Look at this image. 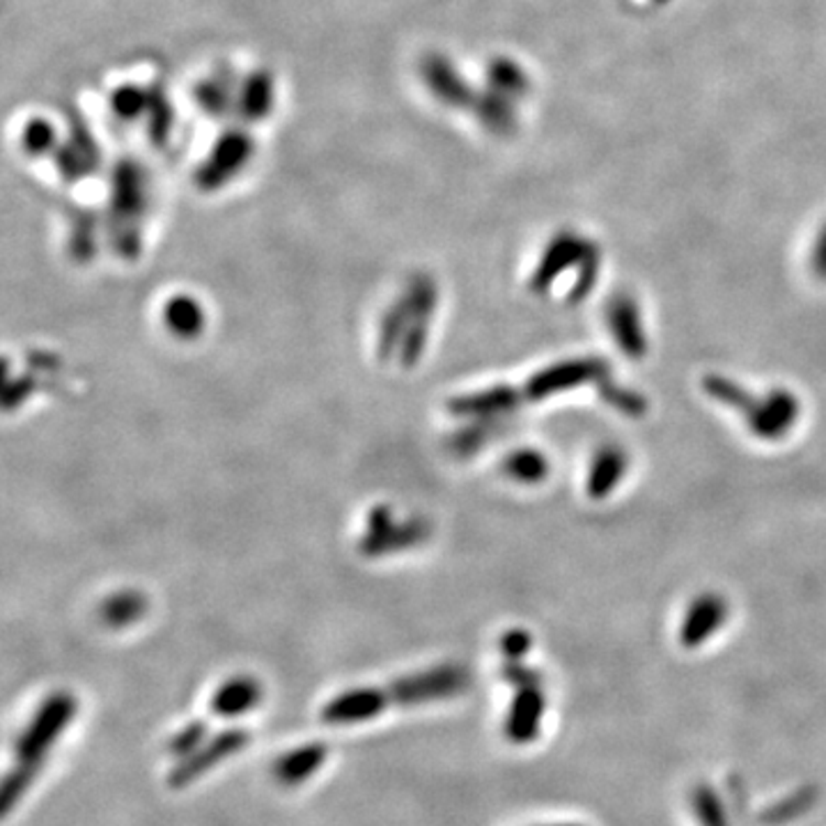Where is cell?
<instances>
[{"instance_id":"obj_1","label":"cell","mask_w":826,"mask_h":826,"mask_svg":"<svg viewBox=\"0 0 826 826\" xmlns=\"http://www.w3.org/2000/svg\"><path fill=\"white\" fill-rule=\"evenodd\" d=\"M76 711L78 700L69 692H55L37 707L31 724L23 728L17 739V764L10 769V774L3 781V790H0V811H3V815H8L21 802L25 790L33 785L51 747L74 721Z\"/></svg>"},{"instance_id":"obj_2","label":"cell","mask_w":826,"mask_h":826,"mask_svg":"<svg viewBox=\"0 0 826 826\" xmlns=\"http://www.w3.org/2000/svg\"><path fill=\"white\" fill-rule=\"evenodd\" d=\"M150 211V180L143 163L122 156L113 165L106 232L120 260L135 262L143 251V226Z\"/></svg>"},{"instance_id":"obj_3","label":"cell","mask_w":826,"mask_h":826,"mask_svg":"<svg viewBox=\"0 0 826 826\" xmlns=\"http://www.w3.org/2000/svg\"><path fill=\"white\" fill-rule=\"evenodd\" d=\"M703 389L711 400H719L735 409L747 427L764 441H779L792 432L798 421V411H802L792 391L774 389L758 398L721 374H707L703 379Z\"/></svg>"},{"instance_id":"obj_4","label":"cell","mask_w":826,"mask_h":826,"mask_svg":"<svg viewBox=\"0 0 826 826\" xmlns=\"http://www.w3.org/2000/svg\"><path fill=\"white\" fill-rule=\"evenodd\" d=\"M471 684V675L461 664H441L427 671L411 673L398 677L389 686H383V694L389 705H427L436 700H448Z\"/></svg>"},{"instance_id":"obj_5","label":"cell","mask_w":826,"mask_h":826,"mask_svg":"<svg viewBox=\"0 0 826 826\" xmlns=\"http://www.w3.org/2000/svg\"><path fill=\"white\" fill-rule=\"evenodd\" d=\"M606 379H611V366L609 361L597 356H586V358H572V361H563L556 366H548L533 374L526 383L514 385L517 389V400L519 406L523 402H540L544 398L558 395L572 389H578L584 383H601Z\"/></svg>"},{"instance_id":"obj_6","label":"cell","mask_w":826,"mask_h":826,"mask_svg":"<svg viewBox=\"0 0 826 826\" xmlns=\"http://www.w3.org/2000/svg\"><path fill=\"white\" fill-rule=\"evenodd\" d=\"M503 675L510 684L517 686V694L508 711L506 735L514 743H526L535 739L544 716V694L540 688V677L535 671L523 666L521 661L512 659H506Z\"/></svg>"},{"instance_id":"obj_7","label":"cell","mask_w":826,"mask_h":826,"mask_svg":"<svg viewBox=\"0 0 826 826\" xmlns=\"http://www.w3.org/2000/svg\"><path fill=\"white\" fill-rule=\"evenodd\" d=\"M406 296H409V324H406V334L400 347V363L402 368H413L416 366L427 347L430 338V326L432 317L436 311V301H438V290L436 283L430 273H416L406 285Z\"/></svg>"},{"instance_id":"obj_8","label":"cell","mask_w":826,"mask_h":826,"mask_svg":"<svg viewBox=\"0 0 826 826\" xmlns=\"http://www.w3.org/2000/svg\"><path fill=\"white\" fill-rule=\"evenodd\" d=\"M427 535L430 526L425 519H409L398 523L389 506H377L368 517V533L358 542V548H361L363 556L377 558L416 546Z\"/></svg>"},{"instance_id":"obj_9","label":"cell","mask_w":826,"mask_h":826,"mask_svg":"<svg viewBox=\"0 0 826 826\" xmlns=\"http://www.w3.org/2000/svg\"><path fill=\"white\" fill-rule=\"evenodd\" d=\"M253 156V138L243 129H230L214 143L209 156L198 165L196 186L200 191H218L235 180Z\"/></svg>"},{"instance_id":"obj_10","label":"cell","mask_w":826,"mask_h":826,"mask_svg":"<svg viewBox=\"0 0 826 826\" xmlns=\"http://www.w3.org/2000/svg\"><path fill=\"white\" fill-rule=\"evenodd\" d=\"M248 741H251V732L243 728H228L224 732L209 737L200 749L177 760V764L169 774V785L180 790V787L196 783L200 776L207 774L209 769H214L220 762H226L228 758L239 753L243 747H248Z\"/></svg>"},{"instance_id":"obj_11","label":"cell","mask_w":826,"mask_h":826,"mask_svg":"<svg viewBox=\"0 0 826 826\" xmlns=\"http://www.w3.org/2000/svg\"><path fill=\"white\" fill-rule=\"evenodd\" d=\"M572 267L599 269V253L590 241L563 235L544 251L537 269L531 275L529 287L535 294H544L551 285L556 283L558 275Z\"/></svg>"},{"instance_id":"obj_12","label":"cell","mask_w":826,"mask_h":826,"mask_svg":"<svg viewBox=\"0 0 826 826\" xmlns=\"http://www.w3.org/2000/svg\"><path fill=\"white\" fill-rule=\"evenodd\" d=\"M53 159H55V169H58L61 177L69 184H76L99 171V163H101L99 145L95 141V135L90 133L88 124L80 118L72 120L69 138L58 145Z\"/></svg>"},{"instance_id":"obj_13","label":"cell","mask_w":826,"mask_h":826,"mask_svg":"<svg viewBox=\"0 0 826 826\" xmlns=\"http://www.w3.org/2000/svg\"><path fill=\"white\" fill-rule=\"evenodd\" d=\"M389 707L383 686H356L334 696L322 707V721L328 726H356L377 719Z\"/></svg>"},{"instance_id":"obj_14","label":"cell","mask_w":826,"mask_h":826,"mask_svg":"<svg viewBox=\"0 0 826 826\" xmlns=\"http://www.w3.org/2000/svg\"><path fill=\"white\" fill-rule=\"evenodd\" d=\"M606 322H609L611 336L629 358H643L648 354L645 326L639 303L631 294H616L606 306Z\"/></svg>"},{"instance_id":"obj_15","label":"cell","mask_w":826,"mask_h":826,"mask_svg":"<svg viewBox=\"0 0 826 826\" xmlns=\"http://www.w3.org/2000/svg\"><path fill=\"white\" fill-rule=\"evenodd\" d=\"M728 618V604L721 595L705 593L696 597L688 606V611L682 622L680 631V641L684 648H698L703 645L709 637H714L716 631L724 627Z\"/></svg>"},{"instance_id":"obj_16","label":"cell","mask_w":826,"mask_h":826,"mask_svg":"<svg viewBox=\"0 0 826 826\" xmlns=\"http://www.w3.org/2000/svg\"><path fill=\"white\" fill-rule=\"evenodd\" d=\"M262 700V684L253 675H235L220 684L211 696V714L218 719H237Z\"/></svg>"},{"instance_id":"obj_17","label":"cell","mask_w":826,"mask_h":826,"mask_svg":"<svg viewBox=\"0 0 826 826\" xmlns=\"http://www.w3.org/2000/svg\"><path fill=\"white\" fill-rule=\"evenodd\" d=\"M328 749L322 741L301 743V747L283 753L279 760L273 762V776L285 787H296L313 779L319 767L326 762Z\"/></svg>"},{"instance_id":"obj_18","label":"cell","mask_w":826,"mask_h":826,"mask_svg":"<svg viewBox=\"0 0 826 826\" xmlns=\"http://www.w3.org/2000/svg\"><path fill=\"white\" fill-rule=\"evenodd\" d=\"M273 108V78L267 69H256L248 74L237 88L235 113L243 122L253 124L264 120Z\"/></svg>"},{"instance_id":"obj_19","label":"cell","mask_w":826,"mask_h":826,"mask_svg":"<svg viewBox=\"0 0 826 826\" xmlns=\"http://www.w3.org/2000/svg\"><path fill=\"white\" fill-rule=\"evenodd\" d=\"M627 468H629V457L620 446L599 448L597 455L593 457L588 482H586L590 499L595 501L606 499V496H609L622 482Z\"/></svg>"},{"instance_id":"obj_20","label":"cell","mask_w":826,"mask_h":826,"mask_svg":"<svg viewBox=\"0 0 826 826\" xmlns=\"http://www.w3.org/2000/svg\"><path fill=\"white\" fill-rule=\"evenodd\" d=\"M421 76L438 101H444L448 106H461L468 101L466 83L457 76V72L444 55H427L425 63L421 65Z\"/></svg>"},{"instance_id":"obj_21","label":"cell","mask_w":826,"mask_h":826,"mask_svg":"<svg viewBox=\"0 0 826 826\" xmlns=\"http://www.w3.org/2000/svg\"><path fill=\"white\" fill-rule=\"evenodd\" d=\"M205 308L188 294H177L163 306V324L180 340H196L205 330Z\"/></svg>"},{"instance_id":"obj_22","label":"cell","mask_w":826,"mask_h":826,"mask_svg":"<svg viewBox=\"0 0 826 826\" xmlns=\"http://www.w3.org/2000/svg\"><path fill=\"white\" fill-rule=\"evenodd\" d=\"M237 88H239V80H235L230 72H224V74L216 72L214 76L198 83L193 97H196L200 110H205L209 118L220 120L235 110Z\"/></svg>"},{"instance_id":"obj_23","label":"cell","mask_w":826,"mask_h":826,"mask_svg":"<svg viewBox=\"0 0 826 826\" xmlns=\"http://www.w3.org/2000/svg\"><path fill=\"white\" fill-rule=\"evenodd\" d=\"M409 315H411V306H409L406 292H402L400 298L393 301L391 306L383 311V317L379 322V334H377V356L381 363L391 361L395 354H400V347L406 334Z\"/></svg>"},{"instance_id":"obj_24","label":"cell","mask_w":826,"mask_h":826,"mask_svg":"<svg viewBox=\"0 0 826 826\" xmlns=\"http://www.w3.org/2000/svg\"><path fill=\"white\" fill-rule=\"evenodd\" d=\"M148 611V601L138 590H120L110 595L99 606V618L106 627L124 629L141 620Z\"/></svg>"},{"instance_id":"obj_25","label":"cell","mask_w":826,"mask_h":826,"mask_svg":"<svg viewBox=\"0 0 826 826\" xmlns=\"http://www.w3.org/2000/svg\"><path fill=\"white\" fill-rule=\"evenodd\" d=\"M548 461L542 453L533 448H523L517 453H510L503 459V471L510 480L521 485H540L548 476Z\"/></svg>"},{"instance_id":"obj_26","label":"cell","mask_w":826,"mask_h":826,"mask_svg":"<svg viewBox=\"0 0 826 826\" xmlns=\"http://www.w3.org/2000/svg\"><path fill=\"white\" fill-rule=\"evenodd\" d=\"M97 251V220L90 211H78L72 220V235H69V253L76 262H88L93 260Z\"/></svg>"},{"instance_id":"obj_27","label":"cell","mask_w":826,"mask_h":826,"mask_svg":"<svg viewBox=\"0 0 826 826\" xmlns=\"http://www.w3.org/2000/svg\"><path fill=\"white\" fill-rule=\"evenodd\" d=\"M21 145L25 154L31 156H48L55 154L61 141H58V131L46 120V118H33L23 127L21 133Z\"/></svg>"},{"instance_id":"obj_28","label":"cell","mask_w":826,"mask_h":826,"mask_svg":"<svg viewBox=\"0 0 826 826\" xmlns=\"http://www.w3.org/2000/svg\"><path fill=\"white\" fill-rule=\"evenodd\" d=\"M110 108L122 122H135L138 118L148 116L150 108V90L138 86H120L110 95Z\"/></svg>"},{"instance_id":"obj_29","label":"cell","mask_w":826,"mask_h":826,"mask_svg":"<svg viewBox=\"0 0 826 826\" xmlns=\"http://www.w3.org/2000/svg\"><path fill=\"white\" fill-rule=\"evenodd\" d=\"M501 419H474V423L453 434L450 446L459 455H474L480 450L491 434L499 432Z\"/></svg>"},{"instance_id":"obj_30","label":"cell","mask_w":826,"mask_h":826,"mask_svg":"<svg viewBox=\"0 0 826 826\" xmlns=\"http://www.w3.org/2000/svg\"><path fill=\"white\" fill-rule=\"evenodd\" d=\"M597 391H599V395H601V400L606 404L618 409L620 413H624V416L637 419V416H643V413L648 411V404H645V400L639 393L622 389V385H618L613 379L601 381L597 385Z\"/></svg>"},{"instance_id":"obj_31","label":"cell","mask_w":826,"mask_h":826,"mask_svg":"<svg viewBox=\"0 0 826 826\" xmlns=\"http://www.w3.org/2000/svg\"><path fill=\"white\" fill-rule=\"evenodd\" d=\"M148 118H150L152 141L156 145L169 143V135H171V129H173V108L169 104V97H165L161 90H150Z\"/></svg>"},{"instance_id":"obj_32","label":"cell","mask_w":826,"mask_h":826,"mask_svg":"<svg viewBox=\"0 0 826 826\" xmlns=\"http://www.w3.org/2000/svg\"><path fill=\"white\" fill-rule=\"evenodd\" d=\"M207 741V724L205 721H191L186 728H182L169 743L171 753L182 760L191 756L196 749H200Z\"/></svg>"},{"instance_id":"obj_33","label":"cell","mask_w":826,"mask_h":826,"mask_svg":"<svg viewBox=\"0 0 826 826\" xmlns=\"http://www.w3.org/2000/svg\"><path fill=\"white\" fill-rule=\"evenodd\" d=\"M35 389H37V381L31 374H23V377H17V379H8L6 381V391H3V404H6V409L12 411L23 400L31 398L35 393Z\"/></svg>"},{"instance_id":"obj_34","label":"cell","mask_w":826,"mask_h":826,"mask_svg":"<svg viewBox=\"0 0 826 826\" xmlns=\"http://www.w3.org/2000/svg\"><path fill=\"white\" fill-rule=\"evenodd\" d=\"M531 637L523 629H512L508 631L503 641H501V648H503V654L506 659H512V661H521L523 654H526L531 650Z\"/></svg>"},{"instance_id":"obj_35","label":"cell","mask_w":826,"mask_h":826,"mask_svg":"<svg viewBox=\"0 0 826 826\" xmlns=\"http://www.w3.org/2000/svg\"><path fill=\"white\" fill-rule=\"evenodd\" d=\"M813 269L819 275L822 281H826V230L822 232L817 246H815V256H813Z\"/></svg>"}]
</instances>
